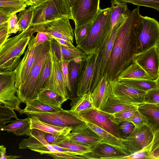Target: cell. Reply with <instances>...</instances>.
<instances>
[{
  "instance_id": "cell-58",
  "label": "cell",
  "mask_w": 159,
  "mask_h": 159,
  "mask_svg": "<svg viewBox=\"0 0 159 159\" xmlns=\"http://www.w3.org/2000/svg\"><path fill=\"white\" fill-rule=\"evenodd\" d=\"M75 0H67L71 8Z\"/></svg>"
},
{
  "instance_id": "cell-40",
  "label": "cell",
  "mask_w": 159,
  "mask_h": 159,
  "mask_svg": "<svg viewBox=\"0 0 159 159\" xmlns=\"http://www.w3.org/2000/svg\"><path fill=\"white\" fill-rule=\"evenodd\" d=\"M83 62L81 64H78L75 63L72 60L69 63V80L72 90L75 84L77 82L79 75Z\"/></svg>"
},
{
  "instance_id": "cell-33",
  "label": "cell",
  "mask_w": 159,
  "mask_h": 159,
  "mask_svg": "<svg viewBox=\"0 0 159 159\" xmlns=\"http://www.w3.org/2000/svg\"><path fill=\"white\" fill-rule=\"evenodd\" d=\"M159 77L154 80L123 79L120 82L136 89L147 91L152 89H159Z\"/></svg>"
},
{
  "instance_id": "cell-24",
  "label": "cell",
  "mask_w": 159,
  "mask_h": 159,
  "mask_svg": "<svg viewBox=\"0 0 159 159\" xmlns=\"http://www.w3.org/2000/svg\"><path fill=\"white\" fill-rule=\"evenodd\" d=\"M31 130L30 118L28 117L24 119L17 118L16 120H12L10 124L5 126L2 130L13 133L17 136H28Z\"/></svg>"
},
{
  "instance_id": "cell-35",
  "label": "cell",
  "mask_w": 159,
  "mask_h": 159,
  "mask_svg": "<svg viewBox=\"0 0 159 159\" xmlns=\"http://www.w3.org/2000/svg\"><path fill=\"white\" fill-rule=\"evenodd\" d=\"M56 145L69 149L76 153L77 156L82 157L85 153L90 152L92 148L90 146L71 141L69 139Z\"/></svg>"
},
{
  "instance_id": "cell-46",
  "label": "cell",
  "mask_w": 159,
  "mask_h": 159,
  "mask_svg": "<svg viewBox=\"0 0 159 159\" xmlns=\"http://www.w3.org/2000/svg\"><path fill=\"white\" fill-rule=\"evenodd\" d=\"M59 60L65 85L67 89L71 92L72 90L69 81L68 70V64L70 61L63 59Z\"/></svg>"
},
{
  "instance_id": "cell-54",
  "label": "cell",
  "mask_w": 159,
  "mask_h": 159,
  "mask_svg": "<svg viewBox=\"0 0 159 159\" xmlns=\"http://www.w3.org/2000/svg\"><path fill=\"white\" fill-rule=\"evenodd\" d=\"M21 157L20 156L6 155V153H3L2 154V156L0 159H16Z\"/></svg>"
},
{
  "instance_id": "cell-39",
  "label": "cell",
  "mask_w": 159,
  "mask_h": 159,
  "mask_svg": "<svg viewBox=\"0 0 159 159\" xmlns=\"http://www.w3.org/2000/svg\"><path fill=\"white\" fill-rule=\"evenodd\" d=\"M2 104L0 102V131L6 124L12 121L11 118H17L14 110L6 106L2 105Z\"/></svg>"
},
{
  "instance_id": "cell-34",
  "label": "cell",
  "mask_w": 159,
  "mask_h": 159,
  "mask_svg": "<svg viewBox=\"0 0 159 159\" xmlns=\"http://www.w3.org/2000/svg\"><path fill=\"white\" fill-rule=\"evenodd\" d=\"M111 14L110 17L111 32L119 18L123 15H128L130 12L126 3L118 2L115 0L111 1Z\"/></svg>"
},
{
  "instance_id": "cell-51",
  "label": "cell",
  "mask_w": 159,
  "mask_h": 159,
  "mask_svg": "<svg viewBox=\"0 0 159 159\" xmlns=\"http://www.w3.org/2000/svg\"><path fill=\"white\" fill-rule=\"evenodd\" d=\"M10 35L8 33V26L0 30V48Z\"/></svg>"
},
{
  "instance_id": "cell-36",
  "label": "cell",
  "mask_w": 159,
  "mask_h": 159,
  "mask_svg": "<svg viewBox=\"0 0 159 159\" xmlns=\"http://www.w3.org/2000/svg\"><path fill=\"white\" fill-rule=\"evenodd\" d=\"M48 50L45 55L37 85L36 90L38 94L40 90L43 88L47 82L50 74L51 66V58Z\"/></svg>"
},
{
  "instance_id": "cell-3",
  "label": "cell",
  "mask_w": 159,
  "mask_h": 159,
  "mask_svg": "<svg viewBox=\"0 0 159 159\" xmlns=\"http://www.w3.org/2000/svg\"><path fill=\"white\" fill-rule=\"evenodd\" d=\"M110 7L100 9L93 21L87 35L76 47L87 55L95 51L100 47L107 36L111 34Z\"/></svg>"
},
{
  "instance_id": "cell-7",
  "label": "cell",
  "mask_w": 159,
  "mask_h": 159,
  "mask_svg": "<svg viewBox=\"0 0 159 159\" xmlns=\"http://www.w3.org/2000/svg\"><path fill=\"white\" fill-rule=\"evenodd\" d=\"M25 114L29 117L34 116L46 123L59 127H70L72 129L85 124L76 114L63 109L54 112H27Z\"/></svg>"
},
{
  "instance_id": "cell-28",
  "label": "cell",
  "mask_w": 159,
  "mask_h": 159,
  "mask_svg": "<svg viewBox=\"0 0 159 159\" xmlns=\"http://www.w3.org/2000/svg\"><path fill=\"white\" fill-rule=\"evenodd\" d=\"M27 6L21 0L0 1V13L11 18L15 14L26 9Z\"/></svg>"
},
{
  "instance_id": "cell-44",
  "label": "cell",
  "mask_w": 159,
  "mask_h": 159,
  "mask_svg": "<svg viewBox=\"0 0 159 159\" xmlns=\"http://www.w3.org/2000/svg\"><path fill=\"white\" fill-rule=\"evenodd\" d=\"M44 132L46 141L50 144H55L60 143L69 139L67 135L61 134H52Z\"/></svg>"
},
{
  "instance_id": "cell-15",
  "label": "cell",
  "mask_w": 159,
  "mask_h": 159,
  "mask_svg": "<svg viewBox=\"0 0 159 159\" xmlns=\"http://www.w3.org/2000/svg\"><path fill=\"white\" fill-rule=\"evenodd\" d=\"M99 50V49L88 55L82 64L77 81L78 97L91 91Z\"/></svg>"
},
{
  "instance_id": "cell-43",
  "label": "cell",
  "mask_w": 159,
  "mask_h": 159,
  "mask_svg": "<svg viewBox=\"0 0 159 159\" xmlns=\"http://www.w3.org/2000/svg\"><path fill=\"white\" fill-rule=\"evenodd\" d=\"M119 134L122 139H125L132 133L134 128V125L131 122L125 121L118 125Z\"/></svg>"
},
{
  "instance_id": "cell-29",
  "label": "cell",
  "mask_w": 159,
  "mask_h": 159,
  "mask_svg": "<svg viewBox=\"0 0 159 159\" xmlns=\"http://www.w3.org/2000/svg\"><path fill=\"white\" fill-rule=\"evenodd\" d=\"M84 121L89 127L97 134L102 140L116 146L126 149L122 143V139L115 137L107 131L89 121Z\"/></svg>"
},
{
  "instance_id": "cell-45",
  "label": "cell",
  "mask_w": 159,
  "mask_h": 159,
  "mask_svg": "<svg viewBox=\"0 0 159 159\" xmlns=\"http://www.w3.org/2000/svg\"><path fill=\"white\" fill-rule=\"evenodd\" d=\"M143 103H159V89H152L147 91Z\"/></svg>"
},
{
  "instance_id": "cell-53",
  "label": "cell",
  "mask_w": 159,
  "mask_h": 159,
  "mask_svg": "<svg viewBox=\"0 0 159 159\" xmlns=\"http://www.w3.org/2000/svg\"><path fill=\"white\" fill-rule=\"evenodd\" d=\"M53 39L56 40L57 43L62 45L71 48H74L75 47L72 43H70L66 40L56 38H54Z\"/></svg>"
},
{
  "instance_id": "cell-4",
  "label": "cell",
  "mask_w": 159,
  "mask_h": 159,
  "mask_svg": "<svg viewBox=\"0 0 159 159\" xmlns=\"http://www.w3.org/2000/svg\"><path fill=\"white\" fill-rule=\"evenodd\" d=\"M51 46V42L48 41L39 45L34 61L26 79L17 89V95L22 102L37 99L36 87L45 55Z\"/></svg>"
},
{
  "instance_id": "cell-1",
  "label": "cell",
  "mask_w": 159,
  "mask_h": 159,
  "mask_svg": "<svg viewBox=\"0 0 159 159\" xmlns=\"http://www.w3.org/2000/svg\"><path fill=\"white\" fill-rule=\"evenodd\" d=\"M138 6L130 11L116 37L103 75L109 81L116 80L122 70L132 62L136 52V26L140 14Z\"/></svg>"
},
{
  "instance_id": "cell-50",
  "label": "cell",
  "mask_w": 159,
  "mask_h": 159,
  "mask_svg": "<svg viewBox=\"0 0 159 159\" xmlns=\"http://www.w3.org/2000/svg\"><path fill=\"white\" fill-rule=\"evenodd\" d=\"M18 18L16 13L10 19L8 25V33L10 34H16L19 31L18 26Z\"/></svg>"
},
{
  "instance_id": "cell-11",
  "label": "cell",
  "mask_w": 159,
  "mask_h": 159,
  "mask_svg": "<svg viewBox=\"0 0 159 159\" xmlns=\"http://www.w3.org/2000/svg\"><path fill=\"white\" fill-rule=\"evenodd\" d=\"M132 61L140 66L151 80L159 77V43L135 53Z\"/></svg>"
},
{
  "instance_id": "cell-60",
  "label": "cell",
  "mask_w": 159,
  "mask_h": 159,
  "mask_svg": "<svg viewBox=\"0 0 159 159\" xmlns=\"http://www.w3.org/2000/svg\"><path fill=\"white\" fill-rule=\"evenodd\" d=\"M12 0H0V1H10Z\"/></svg>"
},
{
  "instance_id": "cell-9",
  "label": "cell",
  "mask_w": 159,
  "mask_h": 159,
  "mask_svg": "<svg viewBox=\"0 0 159 159\" xmlns=\"http://www.w3.org/2000/svg\"><path fill=\"white\" fill-rule=\"evenodd\" d=\"M14 71L0 72V102L20 112L22 102L17 95Z\"/></svg>"
},
{
  "instance_id": "cell-41",
  "label": "cell",
  "mask_w": 159,
  "mask_h": 159,
  "mask_svg": "<svg viewBox=\"0 0 159 159\" xmlns=\"http://www.w3.org/2000/svg\"><path fill=\"white\" fill-rule=\"evenodd\" d=\"M125 3H131L138 7L143 6L159 11V0H115Z\"/></svg>"
},
{
  "instance_id": "cell-16",
  "label": "cell",
  "mask_w": 159,
  "mask_h": 159,
  "mask_svg": "<svg viewBox=\"0 0 159 159\" xmlns=\"http://www.w3.org/2000/svg\"><path fill=\"white\" fill-rule=\"evenodd\" d=\"M109 82L111 95L114 97L138 105L143 103L146 91L122 83L116 79Z\"/></svg>"
},
{
  "instance_id": "cell-59",
  "label": "cell",
  "mask_w": 159,
  "mask_h": 159,
  "mask_svg": "<svg viewBox=\"0 0 159 159\" xmlns=\"http://www.w3.org/2000/svg\"><path fill=\"white\" fill-rule=\"evenodd\" d=\"M24 1L27 4V6H29L30 3V0H21Z\"/></svg>"
},
{
  "instance_id": "cell-30",
  "label": "cell",
  "mask_w": 159,
  "mask_h": 159,
  "mask_svg": "<svg viewBox=\"0 0 159 159\" xmlns=\"http://www.w3.org/2000/svg\"><path fill=\"white\" fill-rule=\"evenodd\" d=\"M26 106L19 112L20 114L27 112H52L63 109L61 107H57L47 105L37 99L30 101L25 103Z\"/></svg>"
},
{
  "instance_id": "cell-20",
  "label": "cell",
  "mask_w": 159,
  "mask_h": 159,
  "mask_svg": "<svg viewBox=\"0 0 159 159\" xmlns=\"http://www.w3.org/2000/svg\"><path fill=\"white\" fill-rule=\"evenodd\" d=\"M67 135L71 141L92 148L102 140L86 123L73 129Z\"/></svg>"
},
{
  "instance_id": "cell-13",
  "label": "cell",
  "mask_w": 159,
  "mask_h": 159,
  "mask_svg": "<svg viewBox=\"0 0 159 159\" xmlns=\"http://www.w3.org/2000/svg\"><path fill=\"white\" fill-rule=\"evenodd\" d=\"M100 0H75L71 7L75 28L92 21L101 9Z\"/></svg>"
},
{
  "instance_id": "cell-21",
  "label": "cell",
  "mask_w": 159,
  "mask_h": 159,
  "mask_svg": "<svg viewBox=\"0 0 159 159\" xmlns=\"http://www.w3.org/2000/svg\"><path fill=\"white\" fill-rule=\"evenodd\" d=\"M111 94L109 81L104 75L99 79L91 93V98L94 107L100 109Z\"/></svg>"
},
{
  "instance_id": "cell-42",
  "label": "cell",
  "mask_w": 159,
  "mask_h": 159,
  "mask_svg": "<svg viewBox=\"0 0 159 159\" xmlns=\"http://www.w3.org/2000/svg\"><path fill=\"white\" fill-rule=\"evenodd\" d=\"M92 22L93 21L75 28L74 31L76 46H79L86 37Z\"/></svg>"
},
{
  "instance_id": "cell-8",
  "label": "cell",
  "mask_w": 159,
  "mask_h": 159,
  "mask_svg": "<svg viewBox=\"0 0 159 159\" xmlns=\"http://www.w3.org/2000/svg\"><path fill=\"white\" fill-rule=\"evenodd\" d=\"M156 131L149 125L135 126L130 135L125 139H122V141L131 155L142 151L148 152Z\"/></svg>"
},
{
  "instance_id": "cell-55",
  "label": "cell",
  "mask_w": 159,
  "mask_h": 159,
  "mask_svg": "<svg viewBox=\"0 0 159 159\" xmlns=\"http://www.w3.org/2000/svg\"><path fill=\"white\" fill-rule=\"evenodd\" d=\"M46 0H30L29 6H35L39 5Z\"/></svg>"
},
{
  "instance_id": "cell-25",
  "label": "cell",
  "mask_w": 159,
  "mask_h": 159,
  "mask_svg": "<svg viewBox=\"0 0 159 159\" xmlns=\"http://www.w3.org/2000/svg\"><path fill=\"white\" fill-rule=\"evenodd\" d=\"M30 129H35L46 133L61 134L67 135L72 129L70 127H61L42 122L34 116L30 117Z\"/></svg>"
},
{
  "instance_id": "cell-26",
  "label": "cell",
  "mask_w": 159,
  "mask_h": 159,
  "mask_svg": "<svg viewBox=\"0 0 159 159\" xmlns=\"http://www.w3.org/2000/svg\"><path fill=\"white\" fill-rule=\"evenodd\" d=\"M151 80L144 70L135 62H132L124 69L116 80Z\"/></svg>"
},
{
  "instance_id": "cell-10",
  "label": "cell",
  "mask_w": 159,
  "mask_h": 159,
  "mask_svg": "<svg viewBox=\"0 0 159 159\" xmlns=\"http://www.w3.org/2000/svg\"><path fill=\"white\" fill-rule=\"evenodd\" d=\"M70 19L64 17L32 26L34 33L44 32L54 38L62 39L73 44L74 34Z\"/></svg>"
},
{
  "instance_id": "cell-56",
  "label": "cell",
  "mask_w": 159,
  "mask_h": 159,
  "mask_svg": "<svg viewBox=\"0 0 159 159\" xmlns=\"http://www.w3.org/2000/svg\"><path fill=\"white\" fill-rule=\"evenodd\" d=\"M3 153H6V148L3 145H0V159Z\"/></svg>"
},
{
  "instance_id": "cell-49",
  "label": "cell",
  "mask_w": 159,
  "mask_h": 159,
  "mask_svg": "<svg viewBox=\"0 0 159 159\" xmlns=\"http://www.w3.org/2000/svg\"><path fill=\"white\" fill-rule=\"evenodd\" d=\"M54 159H85L82 156L74 155L64 152H57L50 153L47 154Z\"/></svg>"
},
{
  "instance_id": "cell-32",
  "label": "cell",
  "mask_w": 159,
  "mask_h": 159,
  "mask_svg": "<svg viewBox=\"0 0 159 159\" xmlns=\"http://www.w3.org/2000/svg\"><path fill=\"white\" fill-rule=\"evenodd\" d=\"M91 94L89 91L82 96L71 99V108L69 110L77 114L82 111L94 107Z\"/></svg>"
},
{
  "instance_id": "cell-17",
  "label": "cell",
  "mask_w": 159,
  "mask_h": 159,
  "mask_svg": "<svg viewBox=\"0 0 159 159\" xmlns=\"http://www.w3.org/2000/svg\"><path fill=\"white\" fill-rule=\"evenodd\" d=\"M131 155L126 149L101 140L92 148L90 152L84 154L85 159H116L126 158Z\"/></svg>"
},
{
  "instance_id": "cell-47",
  "label": "cell",
  "mask_w": 159,
  "mask_h": 159,
  "mask_svg": "<svg viewBox=\"0 0 159 159\" xmlns=\"http://www.w3.org/2000/svg\"><path fill=\"white\" fill-rule=\"evenodd\" d=\"M130 122L135 126L143 125H149L147 117L138 109L134 114Z\"/></svg>"
},
{
  "instance_id": "cell-31",
  "label": "cell",
  "mask_w": 159,
  "mask_h": 159,
  "mask_svg": "<svg viewBox=\"0 0 159 159\" xmlns=\"http://www.w3.org/2000/svg\"><path fill=\"white\" fill-rule=\"evenodd\" d=\"M134 105H138L118 99L111 95L100 110L113 114Z\"/></svg>"
},
{
  "instance_id": "cell-14",
  "label": "cell",
  "mask_w": 159,
  "mask_h": 159,
  "mask_svg": "<svg viewBox=\"0 0 159 159\" xmlns=\"http://www.w3.org/2000/svg\"><path fill=\"white\" fill-rule=\"evenodd\" d=\"M76 115L83 120L89 121L115 137L122 139L119 134L118 125L111 120L112 114L93 107L80 111Z\"/></svg>"
},
{
  "instance_id": "cell-27",
  "label": "cell",
  "mask_w": 159,
  "mask_h": 159,
  "mask_svg": "<svg viewBox=\"0 0 159 159\" xmlns=\"http://www.w3.org/2000/svg\"><path fill=\"white\" fill-rule=\"evenodd\" d=\"M37 99L47 105L57 107H61L62 104L66 101L57 93L43 88L40 90Z\"/></svg>"
},
{
  "instance_id": "cell-37",
  "label": "cell",
  "mask_w": 159,
  "mask_h": 159,
  "mask_svg": "<svg viewBox=\"0 0 159 159\" xmlns=\"http://www.w3.org/2000/svg\"><path fill=\"white\" fill-rule=\"evenodd\" d=\"M139 105H134L119 112L112 114L111 120L118 125L125 121L131 122L134 113L138 109Z\"/></svg>"
},
{
  "instance_id": "cell-2",
  "label": "cell",
  "mask_w": 159,
  "mask_h": 159,
  "mask_svg": "<svg viewBox=\"0 0 159 159\" xmlns=\"http://www.w3.org/2000/svg\"><path fill=\"white\" fill-rule=\"evenodd\" d=\"M34 33L30 27L6 40L0 48V72L15 70Z\"/></svg>"
},
{
  "instance_id": "cell-23",
  "label": "cell",
  "mask_w": 159,
  "mask_h": 159,
  "mask_svg": "<svg viewBox=\"0 0 159 159\" xmlns=\"http://www.w3.org/2000/svg\"><path fill=\"white\" fill-rule=\"evenodd\" d=\"M138 110L147 117L154 131L159 130V103H142L138 106Z\"/></svg>"
},
{
  "instance_id": "cell-38",
  "label": "cell",
  "mask_w": 159,
  "mask_h": 159,
  "mask_svg": "<svg viewBox=\"0 0 159 159\" xmlns=\"http://www.w3.org/2000/svg\"><path fill=\"white\" fill-rule=\"evenodd\" d=\"M17 16L18 18V26L19 32H21L30 27L33 16V11L30 7L19 11Z\"/></svg>"
},
{
  "instance_id": "cell-52",
  "label": "cell",
  "mask_w": 159,
  "mask_h": 159,
  "mask_svg": "<svg viewBox=\"0 0 159 159\" xmlns=\"http://www.w3.org/2000/svg\"><path fill=\"white\" fill-rule=\"evenodd\" d=\"M10 18L0 13V30L8 26Z\"/></svg>"
},
{
  "instance_id": "cell-22",
  "label": "cell",
  "mask_w": 159,
  "mask_h": 159,
  "mask_svg": "<svg viewBox=\"0 0 159 159\" xmlns=\"http://www.w3.org/2000/svg\"><path fill=\"white\" fill-rule=\"evenodd\" d=\"M51 46L59 60L63 59L70 61L77 57L85 59L88 56L76 47L71 48L62 45L53 39L51 41Z\"/></svg>"
},
{
  "instance_id": "cell-6",
  "label": "cell",
  "mask_w": 159,
  "mask_h": 159,
  "mask_svg": "<svg viewBox=\"0 0 159 159\" xmlns=\"http://www.w3.org/2000/svg\"><path fill=\"white\" fill-rule=\"evenodd\" d=\"M135 53L159 43V23L154 18L140 14L136 26Z\"/></svg>"
},
{
  "instance_id": "cell-5",
  "label": "cell",
  "mask_w": 159,
  "mask_h": 159,
  "mask_svg": "<svg viewBox=\"0 0 159 159\" xmlns=\"http://www.w3.org/2000/svg\"><path fill=\"white\" fill-rule=\"evenodd\" d=\"M30 7L33 11L30 27L64 17L72 20L71 8L67 0H46Z\"/></svg>"
},
{
  "instance_id": "cell-48",
  "label": "cell",
  "mask_w": 159,
  "mask_h": 159,
  "mask_svg": "<svg viewBox=\"0 0 159 159\" xmlns=\"http://www.w3.org/2000/svg\"><path fill=\"white\" fill-rule=\"evenodd\" d=\"M34 45L37 46L48 41L51 42L53 39L48 34L44 32H38L35 37L33 35Z\"/></svg>"
},
{
  "instance_id": "cell-57",
  "label": "cell",
  "mask_w": 159,
  "mask_h": 159,
  "mask_svg": "<svg viewBox=\"0 0 159 159\" xmlns=\"http://www.w3.org/2000/svg\"><path fill=\"white\" fill-rule=\"evenodd\" d=\"M85 59H84L81 57H77L74 59L73 60L76 63L81 64L83 62Z\"/></svg>"
},
{
  "instance_id": "cell-19",
  "label": "cell",
  "mask_w": 159,
  "mask_h": 159,
  "mask_svg": "<svg viewBox=\"0 0 159 159\" xmlns=\"http://www.w3.org/2000/svg\"><path fill=\"white\" fill-rule=\"evenodd\" d=\"M29 138L22 140L19 144L20 149H28L40 154L59 152L46 140L44 132L38 129H31Z\"/></svg>"
},
{
  "instance_id": "cell-12",
  "label": "cell",
  "mask_w": 159,
  "mask_h": 159,
  "mask_svg": "<svg viewBox=\"0 0 159 159\" xmlns=\"http://www.w3.org/2000/svg\"><path fill=\"white\" fill-rule=\"evenodd\" d=\"M48 51L51 58V71L49 77L42 88L53 91L66 100L69 98L61 71L59 60L51 46Z\"/></svg>"
},
{
  "instance_id": "cell-18",
  "label": "cell",
  "mask_w": 159,
  "mask_h": 159,
  "mask_svg": "<svg viewBox=\"0 0 159 159\" xmlns=\"http://www.w3.org/2000/svg\"><path fill=\"white\" fill-rule=\"evenodd\" d=\"M33 35L28 44L27 48L16 69L15 86L18 89L24 82L34 64L39 45L34 46Z\"/></svg>"
}]
</instances>
